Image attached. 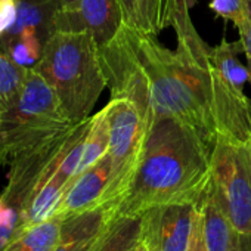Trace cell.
<instances>
[{
	"label": "cell",
	"instance_id": "44dd1931",
	"mask_svg": "<svg viewBox=\"0 0 251 251\" xmlns=\"http://www.w3.org/2000/svg\"><path fill=\"white\" fill-rule=\"evenodd\" d=\"M18 17L17 0H0V37L15 25Z\"/></svg>",
	"mask_w": 251,
	"mask_h": 251
},
{
	"label": "cell",
	"instance_id": "7a4b0ae2",
	"mask_svg": "<svg viewBox=\"0 0 251 251\" xmlns=\"http://www.w3.org/2000/svg\"><path fill=\"white\" fill-rule=\"evenodd\" d=\"M214 142L189 123L160 118L111 216H139L167 204H198L211 179Z\"/></svg>",
	"mask_w": 251,
	"mask_h": 251
},
{
	"label": "cell",
	"instance_id": "cb8c5ba5",
	"mask_svg": "<svg viewBox=\"0 0 251 251\" xmlns=\"http://www.w3.org/2000/svg\"><path fill=\"white\" fill-rule=\"evenodd\" d=\"M232 251H251V233H238Z\"/></svg>",
	"mask_w": 251,
	"mask_h": 251
},
{
	"label": "cell",
	"instance_id": "6da1fadb",
	"mask_svg": "<svg viewBox=\"0 0 251 251\" xmlns=\"http://www.w3.org/2000/svg\"><path fill=\"white\" fill-rule=\"evenodd\" d=\"M111 98H129L141 109L150 133L164 117L189 123L213 141L216 126L208 103L210 56L192 61L180 50L163 46L157 36L123 25L99 48Z\"/></svg>",
	"mask_w": 251,
	"mask_h": 251
},
{
	"label": "cell",
	"instance_id": "8fae6325",
	"mask_svg": "<svg viewBox=\"0 0 251 251\" xmlns=\"http://www.w3.org/2000/svg\"><path fill=\"white\" fill-rule=\"evenodd\" d=\"M111 220L106 207L62 219L59 238L52 251H93Z\"/></svg>",
	"mask_w": 251,
	"mask_h": 251
},
{
	"label": "cell",
	"instance_id": "30bf717a",
	"mask_svg": "<svg viewBox=\"0 0 251 251\" xmlns=\"http://www.w3.org/2000/svg\"><path fill=\"white\" fill-rule=\"evenodd\" d=\"M111 157L106 154L92 167L77 175L67 188L55 214L62 217L103 207L105 192L111 180Z\"/></svg>",
	"mask_w": 251,
	"mask_h": 251
},
{
	"label": "cell",
	"instance_id": "7c38bea8",
	"mask_svg": "<svg viewBox=\"0 0 251 251\" xmlns=\"http://www.w3.org/2000/svg\"><path fill=\"white\" fill-rule=\"evenodd\" d=\"M197 207L201 216L202 235L207 251H232L239 232L235 229L229 216L226 214L211 183V179Z\"/></svg>",
	"mask_w": 251,
	"mask_h": 251
},
{
	"label": "cell",
	"instance_id": "ffe728a7",
	"mask_svg": "<svg viewBox=\"0 0 251 251\" xmlns=\"http://www.w3.org/2000/svg\"><path fill=\"white\" fill-rule=\"evenodd\" d=\"M124 24L150 34V0H118Z\"/></svg>",
	"mask_w": 251,
	"mask_h": 251
},
{
	"label": "cell",
	"instance_id": "5b68a950",
	"mask_svg": "<svg viewBox=\"0 0 251 251\" xmlns=\"http://www.w3.org/2000/svg\"><path fill=\"white\" fill-rule=\"evenodd\" d=\"M242 42H222L210 50L208 103L216 126V138L236 142L251 141V99L244 86L250 80L248 68L238 59Z\"/></svg>",
	"mask_w": 251,
	"mask_h": 251
},
{
	"label": "cell",
	"instance_id": "d6986e66",
	"mask_svg": "<svg viewBox=\"0 0 251 251\" xmlns=\"http://www.w3.org/2000/svg\"><path fill=\"white\" fill-rule=\"evenodd\" d=\"M208 6L217 18L230 21L238 33L247 28L250 23L248 0H210Z\"/></svg>",
	"mask_w": 251,
	"mask_h": 251
},
{
	"label": "cell",
	"instance_id": "3957f363",
	"mask_svg": "<svg viewBox=\"0 0 251 251\" xmlns=\"http://www.w3.org/2000/svg\"><path fill=\"white\" fill-rule=\"evenodd\" d=\"M33 70L52 87L71 123L89 118L106 87L99 45L89 31H55Z\"/></svg>",
	"mask_w": 251,
	"mask_h": 251
},
{
	"label": "cell",
	"instance_id": "ac0fdd59",
	"mask_svg": "<svg viewBox=\"0 0 251 251\" xmlns=\"http://www.w3.org/2000/svg\"><path fill=\"white\" fill-rule=\"evenodd\" d=\"M43 42L34 30L25 28L18 36L11 39L2 48L9 53V56L25 68H33L43 52Z\"/></svg>",
	"mask_w": 251,
	"mask_h": 251
},
{
	"label": "cell",
	"instance_id": "603a6c76",
	"mask_svg": "<svg viewBox=\"0 0 251 251\" xmlns=\"http://www.w3.org/2000/svg\"><path fill=\"white\" fill-rule=\"evenodd\" d=\"M250 3V23L247 28L239 31V40L242 42L244 46V53L247 56V68H248V77H250V84H251V0H248Z\"/></svg>",
	"mask_w": 251,
	"mask_h": 251
},
{
	"label": "cell",
	"instance_id": "4316f807",
	"mask_svg": "<svg viewBox=\"0 0 251 251\" xmlns=\"http://www.w3.org/2000/svg\"><path fill=\"white\" fill-rule=\"evenodd\" d=\"M0 115H2V111H0Z\"/></svg>",
	"mask_w": 251,
	"mask_h": 251
},
{
	"label": "cell",
	"instance_id": "7402d4cb",
	"mask_svg": "<svg viewBox=\"0 0 251 251\" xmlns=\"http://www.w3.org/2000/svg\"><path fill=\"white\" fill-rule=\"evenodd\" d=\"M188 251H207L198 207H197V214H195V220H194V227H192V235H191V242H189Z\"/></svg>",
	"mask_w": 251,
	"mask_h": 251
},
{
	"label": "cell",
	"instance_id": "2e32d148",
	"mask_svg": "<svg viewBox=\"0 0 251 251\" xmlns=\"http://www.w3.org/2000/svg\"><path fill=\"white\" fill-rule=\"evenodd\" d=\"M109 151V120L108 106L105 105L100 111L92 115V123L86 136L84 150L77 175L83 173L100 158H103Z\"/></svg>",
	"mask_w": 251,
	"mask_h": 251
},
{
	"label": "cell",
	"instance_id": "52a82bcc",
	"mask_svg": "<svg viewBox=\"0 0 251 251\" xmlns=\"http://www.w3.org/2000/svg\"><path fill=\"white\" fill-rule=\"evenodd\" d=\"M211 183L235 229L251 233V141L216 138Z\"/></svg>",
	"mask_w": 251,
	"mask_h": 251
},
{
	"label": "cell",
	"instance_id": "4fadbf2b",
	"mask_svg": "<svg viewBox=\"0 0 251 251\" xmlns=\"http://www.w3.org/2000/svg\"><path fill=\"white\" fill-rule=\"evenodd\" d=\"M17 23L11 31L0 37V46L8 43L25 28L34 30L45 45L55 33V18L62 8L58 0H17Z\"/></svg>",
	"mask_w": 251,
	"mask_h": 251
},
{
	"label": "cell",
	"instance_id": "d4e9b609",
	"mask_svg": "<svg viewBox=\"0 0 251 251\" xmlns=\"http://www.w3.org/2000/svg\"><path fill=\"white\" fill-rule=\"evenodd\" d=\"M62 9H73L77 5V0H58Z\"/></svg>",
	"mask_w": 251,
	"mask_h": 251
},
{
	"label": "cell",
	"instance_id": "5bb4252c",
	"mask_svg": "<svg viewBox=\"0 0 251 251\" xmlns=\"http://www.w3.org/2000/svg\"><path fill=\"white\" fill-rule=\"evenodd\" d=\"M141 216H111L93 251H142Z\"/></svg>",
	"mask_w": 251,
	"mask_h": 251
},
{
	"label": "cell",
	"instance_id": "e0dca14e",
	"mask_svg": "<svg viewBox=\"0 0 251 251\" xmlns=\"http://www.w3.org/2000/svg\"><path fill=\"white\" fill-rule=\"evenodd\" d=\"M30 68L17 64L0 46V111L8 109L21 93Z\"/></svg>",
	"mask_w": 251,
	"mask_h": 251
},
{
	"label": "cell",
	"instance_id": "9a60e30c",
	"mask_svg": "<svg viewBox=\"0 0 251 251\" xmlns=\"http://www.w3.org/2000/svg\"><path fill=\"white\" fill-rule=\"evenodd\" d=\"M62 219V216L55 214L40 223L25 227L15 233L0 251H52L59 238Z\"/></svg>",
	"mask_w": 251,
	"mask_h": 251
},
{
	"label": "cell",
	"instance_id": "ba28073f",
	"mask_svg": "<svg viewBox=\"0 0 251 251\" xmlns=\"http://www.w3.org/2000/svg\"><path fill=\"white\" fill-rule=\"evenodd\" d=\"M195 214L197 204L158 205L139 214L147 251H188Z\"/></svg>",
	"mask_w": 251,
	"mask_h": 251
},
{
	"label": "cell",
	"instance_id": "484cf974",
	"mask_svg": "<svg viewBox=\"0 0 251 251\" xmlns=\"http://www.w3.org/2000/svg\"><path fill=\"white\" fill-rule=\"evenodd\" d=\"M142 251H147V248H145V247H144V250H142Z\"/></svg>",
	"mask_w": 251,
	"mask_h": 251
},
{
	"label": "cell",
	"instance_id": "277c9868",
	"mask_svg": "<svg viewBox=\"0 0 251 251\" xmlns=\"http://www.w3.org/2000/svg\"><path fill=\"white\" fill-rule=\"evenodd\" d=\"M73 124L52 87L30 68L17 100L0 115V164L9 166L24 151Z\"/></svg>",
	"mask_w": 251,
	"mask_h": 251
},
{
	"label": "cell",
	"instance_id": "9c48e42d",
	"mask_svg": "<svg viewBox=\"0 0 251 251\" xmlns=\"http://www.w3.org/2000/svg\"><path fill=\"white\" fill-rule=\"evenodd\" d=\"M123 25L118 0H77L73 9H61L55 18V31H89L99 48L109 43Z\"/></svg>",
	"mask_w": 251,
	"mask_h": 251
},
{
	"label": "cell",
	"instance_id": "8992f818",
	"mask_svg": "<svg viewBox=\"0 0 251 251\" xmlns=\"http://www.w3.org/2000/svg\"><path fill=\"white\" fill-rule=\"evenodd\" d=\"M106 106L109 120L108 154L111 157L112 170L103 198V207L111 211L132 180L150 129L141 109L132 99L111 98Z\"/></svg>",
	"mask_w": 251,
	"mask_h": 251
}]
</instances>
